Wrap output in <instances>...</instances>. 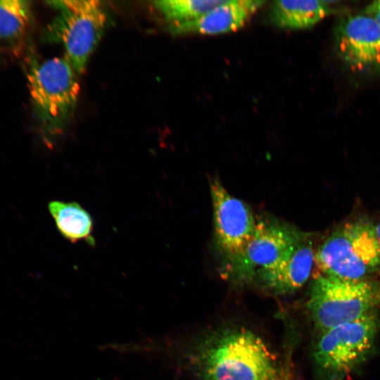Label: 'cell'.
<instances>
[{"mask_svg": "<svg viewBox=\"0 0 380 380\" xmlns=\"http://www.w3.org/2000/svg\"><path fill=\"white\" fill-rule=\"evenodd\" d=\"M264 3L262 1L228 0L198 19L170 25V29L177 35H212L234 32L242 27Z\"/></svg>", "mask_w": 380, "mask_h": 380, "instance_id": "cell-11", "label": "cell"}, {"mask_svg": "<svg viewBox=\"0 0 380 380\" xmlns=\"http://www.w3.org/2000/svg\"><path fill=\"white\" fill-rule=\"evenodd\" d=\"M379 296V286L369 280L320 274L312 284L308 308L315 327L323 332L372 312Z\"/></svg>", "mask_w": 380, "mask_h": 380, "instance_id": "cell-5", "label": "cell"}, {"mask_svg": "<svg viewBox=\"0 0 380 380\" xmlns=\"http://www.w3.org/2000/svg\"><path fill=\"white\" fill-rule=\"evenodd\" d=\"M335 52L351 71L380 73V27L365 14L343 18L334 28Z\"/></svg>", "mask_w": 380, "mask_h": 380, "instance_id": "cell-9", "label": "cell"}, {"mask_svg": "<svg viewBox=\"0 0 380 380\" xmlns=\"http://www.w3.org/2000/svg\"><path fill=\"white\" fill-rule=\"evenodd\" d=\"M49 210L60 233L72 242L85 241L93 245V222L90 215L75 202L53 201Z\"/></svg>", "mask_w": 380, "mask_h": 380, "instance_id": "cell-13", "label": "cell"}, {"mask_svg": "<svg viewBox=\"0 0 380 380\" xmlns=\"http://www.w3.org/2000/svg\"><path fill=\"white\" fill-rule=\"evenodd\" d=\"M186 355L198 380H283L277 356L260 336L244 327L210 331Z\"/></svg>", "mask_w": 380, "mask_h": 380, "instance_id": "cell-1", "label": "cell"}, {"mask_svg": "<svg viewBox=\"0 0 380 380\" xmlns=\"http://www.w3.org/2000/svg\"><path fill=\"white\" fill-rule=\"evenodd\" d=\"M325 1H275L270 10L272 24L285 30L313 27L330 13Z\"/></svg>", "mask_w": 380, "mask_h": 380, "instance_id": "cell-12", "label": "cell"}, {"mask_svg": "<svg viewBox=\"0 0 380 380\" xmlns=\"http://www.w3.org/2000/svg\"><path fill=\"white\" fill-rule=\"evenodd\" d=\"M46 4L57 11L46 29V38L65 47V56L80 77L108 24L106 8L99 0H59Z\"/></svg>", "mask_w": 380, "mask_h": 380, "instance_id": "cell-4", "label": "cell"}, {"mask_svg": "<svg viewBox=\"0 0 380 380\" xmlns=\"http://www.w3.org/2000/svg\"><path fill=\"white\" fill-rule=\"evenodd\" d=\"M214 237L222 274L230 279L252 237L257 221L248 205L232 196L220 181L211 179Z\"/></svg>", "mask_w": 380, "mask_h": 380, "instance_id": "cell-7", "label": "cell"}, {"mask_svg": "<svg viewBox=\"0 0 380 380\" xmlns=\"http://www.w3.org/2000/svg\"><path fill=\"white\" fill-rule=\"evenodd\" d=\"M365 14L373 18L380 27V0L369 4L365 10Z\"/></svg>", "mask_w": 380, "mask_h": 380, "instance_id": "cell-16", "label": "cell"}, {"mask_svg": "<svg viewBox=\"0 0 380 380\" xmlns=\"http://www.w3.org/2000/svg\"><path fill=\"white\" fill-rule=\"evenodd\" d=\"M308 234L278 220H258L254 233L229 280L238 284L248 281L260 271L284 259Z\"/></svg>", "mask_w": 380, "mask_h": 380, "instance_id": "cell-8", "label": "cell"}, {"mask_svg": "<svg viewBox=\"0 0 380 380\" xmlns=\"http://www.w3.org/2000/svg\"><path fill=\"white\" fill-rule=\"evenodd\" d=\"M32 18L31 3L25 0H0V38L21 37Z\"/></svg>", "mask_w": 380, "mask_h": 380, "instance_id": "cell-15", "label": "cell"}, {"mask_svg": "<svg viewBox=\"0 0 380 380\" xmlns=\"http://www.w3.org/2000/svg\"><path fill=\"white\" fill-rule=\"evenodd\" d=\"M315 262L322 275L349 281L367 280L380 269L376 226L365 217L342 223L317 248Z\"/></svg>", "mask_w": 380, "mask_h": 380, "instance_id": "cell-3", "label": "cell"}, {"mask_svg": "<svg viewBox=\"0 0 380 380\" xmlns=\"http://www.w3.org/2000/svg\"><path fill=\"white\" fill-rule=\"evenodd\" d=\"M224 0H162L153 2L164 19L176 25L198 19L224 4Z\"/></svg>", "mask_w": 380, "mask_h": 380, "instance_id": "cell-14", "label": "cell"}, {"mask_svg": "<svg viewBox=\"0 0 380 380\" xmlns=\"http://www.w3.org/2000/svg\"><path fill=\"white\" fill-rule=\"evenodd\" d=\"M379 241L380 243V222L376 225Z\"/></svg>", "mask_w": 380, "mask_h": 380, "instance_id": "cell-17", "label": "cell"}, {"mask_svg": "<svg viewBox=\"0 0 380 380\" xmlns=\"http://www.w3.org/2000/svg\"><path fill=\"white\" fill-rule=\"evenodd\" d=\"M315 253L312 236L308 234L284 259L260 271L255 277L263 287L274 294L293 293L308 279Z\"/></svg>", "mask_w": 380, "mask_h": 380, "instance_id": "cell-10", "label": "cell"}, {"mask_svg": "<svg viewBox=\"0 0 380 380\" xmlns=\"http://www.w3.org/2000/svg\"><path fill=\"white\" fill-rule=\"evenodd\" d=\"M379 327V317L372 312L321 332L313 351L319 370L329 378L342 376L354 369L372 349Z\"/></svg>", "mask_w": 380, "mask_h": 380, "instance_id": "cell-6", "label": "cell"}, {"mask_svg": "<svg viewBox=\"0 0 380 380\" xmlns=\"http://www.w3.org/2000/svg\"><path fill=\"white\" fill-rule=\"evenodd\" d=\"M78 77L65 56L30 63L28 91L39 126L49 141L64 134L73 118L80 91Z\"/></svg>", "mask_w": 380, "mask_h": 380, "instance_id": "cell-2", "label": "cell"}]
</instances>
